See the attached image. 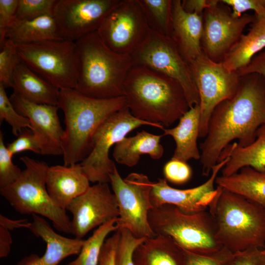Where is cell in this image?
<instances>
[{
  "label": "cell",
  "mask_w": 265,
  "mask_h": 265,
  "mask_svg": "<svg viewBox=\"0 0 265 265\" xmlns=\"http://www.w3.org/2000/svg\"><path fill=\"white\" fill-rule=\"evenodd\" d=\"M232 265H265V249L253 247L235 252Z\"/></svg>",
  "instance_id": "60d3db41"
},
{
  "label": "cell",
  "mask_w": 265,
  "mask_h": 265,
  "mask_svg": "<svg viewBox=\"0 0 265 265\" xmlns=\"http://www.w3.org/2000/svg\"><path fill=\"white\" fill-rule=\"evenodd\" d=\"M66 210L72 215L71 234L82 239L88 232L108 221L118 218L119 213L116 197L108 183H97L73 200Z\"/></svg>",
  "instance_id": "2e32d148"
},
{
  "label": "cell",
  "mask_w": 265,
  "mask_h": 265,
  "mask_svg": "<svg viewBox=\"0 0 265 265\" xmlns=\"http://www.w3.org/2000/svg\"><path fill=\"white\" fill-rule=\"evenodd\" d=\"M64 114L66 125L62 141L64 165L82 161L92 150L94 134L111 115L127 107L123 96L111 99H96L74 89L59 90L58 105Z\"/></svg>",
  "instance_id": "3957f363"
},
{
  "label": "cell",
  "mask_w": 265,
  "mask_h": 265,
  "mask_svg": "<svg viewBox=\"0 0 265 265\" xmlns=\"http://www.w3.org/2000/svg\"><path fill=\"white\" fill-rule=\"evenodd\" d=\"M134 265H185L183 248L169 236L158 235L146 238L135 249Z\"/></svg>",
  "instance_id": "d4e9b609"
},
{
  "label": "cell",
  "mask_w": 265,
  "mask_h": 265,
  "mask_svg": "<svg viewBox=\"0 0 265 265\" xmlns=\"http://www.w3.org/2000/svg\"><path fill=\"white\" fill-rule=\"evenodd\" d=\"M229 159V157H227L218 162L213 167L209 178L202 185L193 188H175L169 186L166 179H158L157 182L153 183L150 192L153 207L172 205L186 214L206 211L218 193V187L214 188L217 174Z\"/></svg>",
  "instance_id": "e0dca14e"
},
{
  "label": "cell",
  "mask_w": 265,
  "mask_h": 265,
  "mask_svg": "<svg viewBox=\"0 0 265 265\" xmlns=\"http://www.w3.org/2000/svg\"><path fill=\"white\" fill-rule=\"evenodd\" d=\"M209 205L218 242L235 253L265 246V210L242 196L217 186Z\"/></svg>",
  "instance_id": "5b68a950"
},
{
  "label": "cell",
  "mask_w": 265,
  "mask_h": 265,
  "mask_svg": "<svg viewBox=\"0 0 265 265\" xmlns=\"http://www.w3.org/2000/svg\"><path fill=\"white\" fill-rule=\"evenodd\" d=\"M118 218L99 226L92 235L84 240L78 257L67 265H98L102 247L107 235L117 230Z\"/></svg>",
  "instance_id": "4dcf8cb0"
},
{
  "label": "cell",
  "mask_w": 265,
  "mask_h": 265,
  "mask_svg": "<svg viewBox=\"0 0 265 265\" xmlns=\"http://www.w3.org/2000/svg\"><path fill=\"white\" fill-rule=\"evenodd\" d=\"M9 99L17 111L30 121L32 131L42 141V155H63L64 130L58 115L59 106L29 102L14 91Z\"/></svg>",
  "instance_id": "ac0fdd59"
},
{
  "label": "cell",
  "mask_w": 265,
  "mask_h": 265,
  "mask_svg": "<svg viewBox=\"0 0 265 265\" xmlns=\"http://www.w3.org/2000/svg\"><path fill=\"white\" fill-rule=\"evenodd\" d=\"M0 49V84L5 88H12L14 72L21 61L15 45L11 41L6 39Z\"/></svg>",
  "instance_id": "d6a6232c"
},
{
  "label": "cell",
  "mask_w": 265,
  "mask_h": 265,
  "mask_svg": "<svg viewBox=\"0 0 265 265\" xmlns=\"http://www.w3.org/2000/svg\"><path fill=\"white\" fill-rule=\"evenodd\" d=\"M12 88L14 92L29 102L58 106L60 90L21 61L15 69Z\"/></svg>",
  "instance_id": "484cf974"
},
{
  "label": "cell",
  "mask_w": 265,
  "mask_h": 265,
  "mask_svg": "<svg viewBox=\"0 0 265 265\" xmlns=\"http://www.w3.org/2000/svg\"><path fill=\"white\" fill-rule=\"evenodd\" d=\"M118 230L119 237L115 250L114 265H134L133 253L146 238H137L126 229Z\"/></svg>",
  "instance_id": "836d02e7"
},
{
  "label": "cell",
  "mask_w": 265,
  "mask_h": 265,
  "mask_svg": "<svg viewBox=\"0 0 265 265\" xmlns=\"http://www.w3.org/2000/svg\"><path fill=\"white\" fill-rule=\"evenodd\" d=\"M6 39L20 45L63 38L53 15L50 14L29 20H17Z\"/></svg>",
  "instance_id": "f1b7e54d"
},
{
  "label": "cell",
  "mask_w": 265,
  "mask_h": 265,
  "mask_svg": "<svg viewBox=\"0 0 265 265\" xmlns=\"http://www.w3.org/2000/svg\"><path fill=\"white\" fill-rule=\"evenodd\" d=\"M115 250L112 247H105L101 251L98 265H114Z\"/></svg>",
  "instance_id": "7dc6e473"
},
{
  "label": "cell",
  "mask_w": 265,
  "mask_h": 265,
  "mask_svg": "<svg viewBox=\"0 0 265 265\" xmlns=\"http://www.w3.org/2000/svg\"><path fill=\"white\" fill-rule=\"evenodd\" d=\"M149 27L171 37L172 0H138Z\"/></svg>",
  "instance_id": "f546056e"
},
{
  "label": "cell",
  "mask_w": 265,
  "mask_h": 265,
  "mask_svg": "<svg viewBox=\"0 0 265 265\" xmlns=\"http://www.w3.org/2000/svg\"><path fill=\"white\" fill-rule=\"evenodd\" d=\"M20 159L25 169L15 182L0 188V194L17 212L45 217L58 231L71 234V220L66 210L56 206L48 192V164L27 156Z\"/></svg>",
  "instance_id": "8992f818"
},
{
  "label": "cell",
  "mask_w": 265,
  "mask_h": 265,
  "mask_svg": "<svg viewBox=\"0 0 265 265\" xmlns=\"http://www.w3.org/2000/svg\"><path fill=\"white\" fill-rule=\"evenodd\" d=\"M4 120L11 126L12 133L16 136L25 129L32 130L29 120L17 111L7 95L5 88L0 84V123Z\"/></svg>",
  "instance_id": "1f68e13d"
},
{
  "label": "cell",
  "mask_w": 265,
  "mask_h": 265,
  "mask_svg": "<svg viewBox=\"0 0 265 265\" xmlns=\"http://www.w3.org/2000/svg\"><path fill=\"white\" fill-rule=\"evenodd\" d=\"M218 0H184L181 1L184 10L189 13L203 16L204 10L216 4Z\"/></svg>",
  "instance_id": "ee69618b"
},
{
  "label": "cell",
  "mask_w": 265,
  "mask_h": 265,
  "mask_svg": "<svg viewBox=\"0 0 265 265\" xmlns=\"http://www.w3.org/2000/svg\"><path fill=\"white\" fill-rule=\"evenodd\" d=\"M185 255V265H232L233 253L227 248L209 254L195 253L183 249Z\"/></svg>",
  "instance_id": "d590c367"
},
{
  "label": "cell",
  "mask_w": 265,
  "mask_h": 265,
  "mask_svg": "<svg viewBox=\"0 0 265 265\" xmlns=\"http://www.w3.org/2000/svg\"><path fill=\"white\" fill-rule=\"evenodd\" d=\"M56 0H18L17 20H29L53 14Z\"/></svg>",
  "instance_id": "e575fe53"
},
{
  "label": "cell",
  "mask_w": 265,
  "mask_h": 265,
  "mask_svg": "<svg viewBox=\"0 0 265 265\" xmlns=\"http://www.w3.org/2000/svg\"><path fill=\"white\" fill-rule=\"evenodd\" d=\"M165 179L175 184H183L191 178L192 170L187 162L171 158L163 167Z\"/></svg>",
  "instance_id": "ab89813d"
},
{
  "label": "cell",
  "mask_w": 265,
  "mask_h": 265,
  "mask_svg": "<svg viewBox=\"0 0 265 265\" xmlns=\"http://www.w3.org/2000/svg\"><path fill=\"white\" fill-rule=\"evenodd\" d=\"M145 125L164 128L160 124L135 117L128 107L114 113L100 125L93 135L91 151L80 163L90 182L110 183L109 175L116 167L109 157L110 149L131 131Z\"/></svg>",
  "instance_id": "8fae6325"
},
{
  "label": "cell",
  "mask_w": 265,
  "mask_h": 265,
  "mask_svg": "<svg viewBox=\"0 0 265 265\" xmlns=\"http://www.w3.org/2000/svg\"><path fill=\"white\" fill-rule=\"evenodd\" d=\"M265 123V77L258 73L240 76L236 95L219 103L210 117L207 135L200 145L202 175L208 177L224 149L235 139L242 147L251 144Z\"/></svg>",
  "instance_id": "6da1fadb"
},
{
  "label": "cell",
  "mask_w": 265,
  "mask_h": 265,
  "mask_svg": "<svg viewBox=\"0 0 265 265\" xmlns=\"http://www.w3.org/2000/svg\"><path fill=\"white\" fill-rule=\"evenodd\" d=\"M123 91L132 115L150 123L169 126L190 108L185 91L177 81L144 66H132Z\"/></svg>",
  "instance_id": "7a4b0ae2"
},
{
  "label": "cell",
  "mask_w": 265,
  "mask_h": 265,
  "mask_svg": "<svg viewBox=\"0 0 265 265\" xmlns=\"http://www.w3.org/2000/svg\"><path fill=\"white\" fill-rule=\"evenodd\" d=\"M215 183L258 204L265 210V172L245 166L231 175L217 177Z\"/></svg>",
  "instance_id": "83f0119b"
},
{
  "label": "cell",
  "mask_w": 265,
  "mask_h": 265,
  "mask_svg": "<svg viewBox=\"0 0 265 265\" xmlns=\"http://www.w3.org/2000/svg\"><path fill=\"white\" fill-rule=\"evenodd\" d=\"M12 156L3 141V134L0 132V188L15 182L22 171L12 161Z\"/></svg>",
  "instance_id": "8d00e7d4"
},
{
  "label": "cell",
  "mask_w": 265,
  "mask_h": 265,
  "mask_svg": "<svg viewBox=\"0 0 265 265\" xmlns=\"http://www.w3.org/2000/svg\"><path fill=\"white\" fill-rule=\"evenodd\" d=\"M227 157L229 159L221 170L222 176L231 175L245 166L265 172V123L258 129L256 140L251 144L242 147L235 142L226 146L221 152L218 162Z\"/></svg>",
  "instance_id": "7402d4cb"
},
{
  "label": "cell",
  "mask_w": 265,
  "mask_h": 265,
  "mask_svg": "<svg viewBox=\"0 0 265 265\" xmlns=\"http://www.w3.org/2000/svg\"><path fill=\"white\" fill-rule=\"evenodd\" d=\"M15 47L20 61L52 85L59 90L75 88L79 68L75 41L49 40Z\"/></svg>",
  "instance_id": "ba28073f"
},
{
  "label": "cell",
  "mask_w": 265,
  "mask_h": 265,
  "mask_svg": "<svg viewBox=\"0 0 265 265\" xmlns=\"http://www.w3.org/2000/svg\"><path fill=\"white\" fill-rule=\"evenodd\" d=\"M238 72L240 76L256 73L265 77V50L256 55L246 66Z\"/></svg>",
  "instance_id": "7bdbcfd3"
},
{
  "label": "cell",
  "mask_w": 265,
  "mask_h": 265,
  "mask_svg": "<svg viewBox=\"0 0 265 265\" xmlns=\"http://www.w3.org/2000/svg\"><path fill=\"white\" fill-rule=\"evenodd\" d=\"M28 223L27 219L12 220L3 215H0V226L7 228L9 231L20 228H26Z\"/></svg>",
  "instance_id": "bcb514c9"
},
{
  "label": "cell",
  "mask_w": 265,
  "mask_h": 265,
  "mask_svg": "<svg viewBox=\"0 0 265 265\" xmlns=\"http://www.w3.org/2000/svg\"><path fill=\"white\" fill-rule=\"evenodd\" d=\"M89 180L80 163L70 166L56 165L49 167L46 187L54 203L66 210L70 202L89 188Z\"/></svg>",
  "instance_id": "ffe728a7"
},
{
  "label": "cell",
  "mask_w": 265,
  "mask_h": 265,
  "mask_svg": "<svg viewBox=\"0 0 265 265\" xmlns=\"http://www.w3.org/2000/svg\"><path fill=\"white\" fill-rule=\"evenodd\" d=\"M149 30L138 0H121L106 16L97 32L111 50L131 55L146 39Z\"/></svg>",
  "instance_id": "4fadbf2b"
},
{
  "label": "cell",
  "mask_w": 265,
  "mask_h": 265,
  "mask_svg": "<svg viewBox=\"0 0 265 265\" xmlns=\"http://www.w3.org/2000/svg\"><path fill=\"white\" fill-rule=\"evenodd\" d=\"M222 3L232 7V15L235 18L240 17L242 13L248 10H253L258 14L265 9L261 0H221Z\"/></svg>",
  "instance_id": "b9f144b4"
},
{
  "label": "cell",
  "mask_w": 265,
  "mask_h": 265,
  "mask_svg": "<svg viewBox=\"0 0 265 265\" xmlns=\"http://www.w3.org/2000/svg\"><path fill=\"white\" fill-rule=\"evenodd\" d=\"M109 178L119 210L117 230L128 229L137 238L155 237L148 221V213L154 208L150 200L153 182L138 173H132L123 179L116 167Z\"/></svg>",
  "instance_id": "9c48e42d"
},
{
  "label": "cell",
  "mask_w": 265,
  "mask_h": 265,
  "mask_svg": "<svg viewBox=\"0 0 265 265\" xmlns=\"http://www.w3.org/2000/svg\"><path fill=\"white\" fill-rule=\"evenodd\" d=\"M262 4L265 7V0H261Z\"/></svg>",
  "instance_id": "c3c4849f"
},
{
  "label": "cell",
  "mask_w": 265,
  "mask_h": 265,
  "mask_svg": "<svg viewBox=\"0 0 265 265\" xmlns=\"http://www.w3.org/2000/svg\"><path fill=\"white\" fill-rule=\"evenodd\" d=\"M181 0H172L171 38L188 63L203 53L201 38L203 16L186 12Z\"/></svg>",
  "instance_id": "44dd1931"
},
{
  "label": "cell",
  "mask_w": 265,
  "mask_h": 265,
  "mask_svg": "<svg viewBox=\"0 0 265 265\" xmlns=\"http://www.w3.org/2000/svg\"><path fill=\"white\" fill-rule=\"evenodd\" d=\"M247 34H242L222 62L226 69L238 71L246 66L251 59L265 48V9L255 14Z\"/></svg>",
  "instance_id": "cb8c5ba5"
},
{
  "label": "cell",
  "mask_w": 265,
  "mask_h": 265,
  "mask_svg": "<svg viewBox=\"0 0 265 265\" xmlns=\"http://www.w3.org/2000/svg\"><path fill=\"white\" fill-rule=\"evenodd\" d=\"M130 56L133 65L147 67L177 81L190 108L199 105V93L189 64L171 37L150 29L146 39Z\"/></svg>",
  "instance_id": "30bf717a"
},
{
  "label": "cell",
  "mask_w": 265,
  "mask_h": 265,
  "mask_svg": "<svg viewBox=\"0 0 265 265\" xmlns=\"http://www.w3.org/2000/svg\"><path fill=\"white\" fill-rule=\"evenodd\" d=\"M6 147L12 156L26 150L42 155L43 150V144L40 138L31 130L27 129H24L13 142L8 143Z\"/></svg>",
  "instance_id": "74e56055"
},
{
  "label": "cell",
  "mask_w": 265,
  "mask_h": 265,
  "mask_svg": "<svg viewBox=\"0 0 265 265\" xmlns=\"http://www.w3.org/2000/svg\"><path fill=\"white\" fill-rule=\"evenodd\" d=\"M200 121L199 105L194 106L179 119L178 124L171 129H162V136L173 137L176 148L172 158L187 162L189 160L200 159L197 146Z\"/></svg>",
  "instance_id": "603a6c76"
},
{
  "label": "cell",
  "mask_w": 265,
  "mask_h": 265,
  "mask_svg": "<svg viewBox=\"0 0 265 265\" xmlns=\"http://www.w3.org/2000/svg\"><path fill=\"white\" fill-rule=\"evenodd\" d=\"M255 18V15L248 14L234 17L229 6L220 0L206 8L203 14V52L212 60L222 62L246 26L252 24Z\"/></svg>",
  "instance_id": "5bb4252c"
},
{
  "label": "cell",
  "mask_w": 265,
  "mask_h": 265,
  "mask_svg": "<svg viewBox=\"0 0 265 265\" xmlns=\"http://www.w3.org/2000/svg\"><path fill=\"white\" fill-rule=\"evenodd\" d=\"M264 249H265V248H264Z\"/></svg>",
  "instance_id": "681fc988"
},
{
  "label": "cell",
  "mask_w": 265,
  "mask_h": 265,
  "mask_svg": "<svg viewBox=\"0 0 265 265\" xmlns=\"http://www.w3.org/2000/svg\"><path fill=\"white\" fill-rule=\"evenodd\" d=\"M121 0H56L53 15L64 40L77 41L97 31Z\"/></svg>",
  "instance_id": "9a60e30c"
},
{
  "label": "cell",
  "mask_w": 265,
  "mask_h": 265,
  "mask_svg": "<svg viewBox=\"0 0 265 265\" xmlns=\"http://www.w3.org/2000/svg\"><path fill=\"white\" fill-rule=\"evenodd\" d=\"M12 243L10 231L7 228L0 226V258H5L8 256Z\"/></svg>",
  "instance_id": "f6af8a7d"
},
{
  "label": "cell",
  "mask_w": 265,
  "mask_h": 265,
  "mask_svg": "<svg viewBox=\"0 0 265 265\" xmlns=\"http://www.w3.org/2000/svg\"><path fill=\"white\" fill-rule=\"evenodd\" d=\"M79 68L75 90L96 99L124 96L123 85L133 65L129 55L118 53L102 40L97 31L76 41Z\"/></svg>",
  "instance_id": "277c9868"
},
{
  "label": "cell",
  "mask_w": 265,
  "mask_h": 265,
  "mask_svg": "<svg viewBox=\"0 0 265 265\" xmlns=\"http://www.w3.org/2000/svg\"><path fill=\"white\" fill-rule=\"evenodd\" d=\"M148 221L157 235L169 236L189 252L209 254L223 247L216 239L215 224L209 212L186 214L174 205L164 204L150 211Z\"/></svg>",
  "instance_id": "52a82bcc"
},
{
  "label": "cell",
  "mask_w": 265,
  "mask_h": 265,
  "mask_svg": "<svg viewBox=\"0 0 265 265\" xmlns=\"http://www.w3.org/2000/svg\"><path fill=\"white\" fill-rule=\"evenodd\" d=\"M162 135H156L144 130L132 137H125L114 146L113 156L119 164L132 167L138 163L141 155L148 154L154 159H160L164 148L160 144Z\"/></svg>",
  "instance_id": "4316f807"
},
{
  "label": "cell",
  "mask_w": 265,
  "mask_h": 265,
  "mask_svg": "<svg viewBox=\"0 0 265 265\" xmlns=\"http://www.w3.org/2000/svg\"><path fill=\"white\" fill-rule=\"evenodd\" d=\"M32 221L27 229L46 243V250L41 257L31 254L21 259L15 265H58L66 258L78 255L84 239L62 236L53 230L47 221L37 214H32Z\"/></svg>",
  "instance_id": "d6986e66"
},
{
  "label": "cell",
  "mask_w": 265,
  "mask_h": 265,
  "mask_svg": "<svg viewBox=\"0 0 265 265\" xmlns=\"http://www.w3.org/2000/svg\"><path fill=\"white\" fill-rule=\"evenodd\" d=\"M200 99L199 137H206L209 121L215 107L236 94L240 76L231 71L222 62H215L204 53L188 64Z\"/></svg>",
  "instance_id": "7c38bea8"
},
{
  "label": "cell",
  "mask_w": 265,
  "mask_h": 265,
  "mask_svg": "<svg viewBox=\"0 0 265 265\" xmlns=\"http://www.w3.org/2000/svg\"><path fill=\"white\" fill-rule=\"evenodd\" d=\"M18 0H0V46L6 40L9 30L17 21Z\"/></svg>",
  "instance_id": "f35d334b"
}]
</instances>
